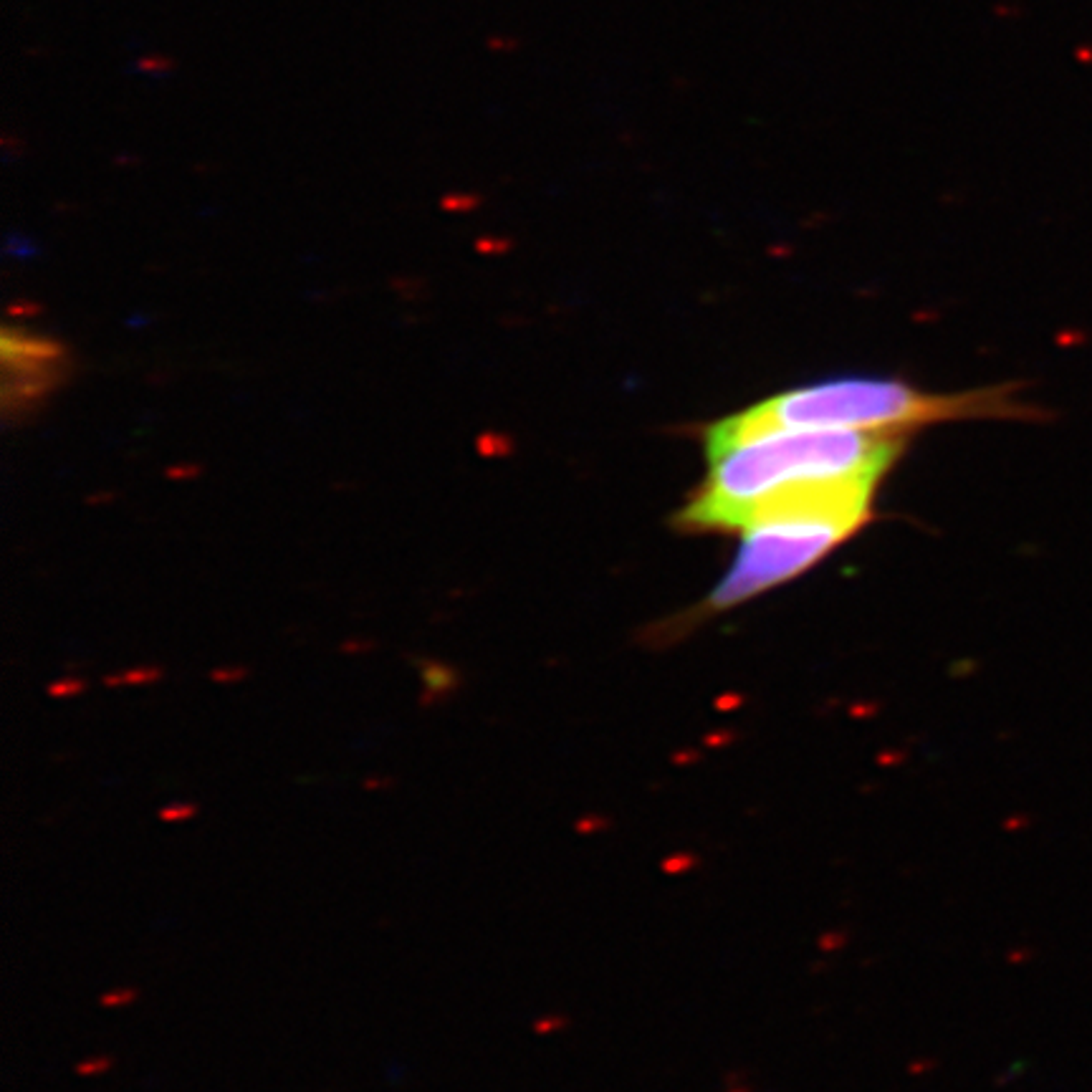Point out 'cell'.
I'll use <instances>...</instances> for the list:
<instances>
[{
    "mask_svg": "<svg viewBox=\"0 0 1092 1092\" xmlns=\"http://www.w3.org/2000/svg\"><path fill=\"white\" fill-rule=\"evenodd\" d=\"M875 491L878 483H829L766 501L742 529V544L706 600L655 627L653 645L675 643L706 619L812 569L868 524Z\"/></svg>",
    "mask_w": 1092,
    "mask_h": 1092,
    "instance_id": "cell-2",
    "label": "cell"
},
{
    "mask_svg": "<svg viewBox=\"0 0 1092 1092\" xmlns=\"http://www.w3.org/2000/svg\"><path fill=\"white\" fill-rule=\"evenodd\" d=\"M112 1068H114V1057H109V1054H94V1057L81 1059V1062H78L73 1070H76V1075H81V1078H94V1075L109 1073Z\"/></svg>",
    "mask_w": 1092,
    "mask_h": 1092,
    "instance_id": "cell-7",
    "label": "cell"
},
{
    "mask_svg": "<svg viewBox=\"0 0 1092 1092\" xmlns=\"http://www.w3.org/2000/svg\"><path fill=\"white\" fill-rule=\"evenodd\" d=\"M488 46H491V49H508L511 44H503V39H493L488 41Z\"/></svg>",
    "mask_w": 1092,
    "mask_h": 1092,
    "instance_id": "cell-20",
    "label": "cell"
},
{
    "mask_svg": "<svg viewBox=\"0 0 1092 1092\" xmlns=\"http://www.w3.org/2000/svg\"><path fill=\"white\" fill-rule=\"evenodd\" d=\"M506 245H503V240H496V238H481L478 240V251L481 254H496V251H503Z\"/></svg>",
    "mask_w": 1092,
    "mask_h": 1092,
    "instance_id": "cell-18",
    "label": "cell"
},
{
    "mask_svg": "<svg viewBox=\"0 0 1092 1092\" xmlns=\"http://www.w3.org/2000/svg\"><path fill=\"white\" fill-rule=\"evenodd\" d=\"M387 786H395L392 779H367L365 789H387Z\"/></svg>",
    "mask_w": 1092,
    "mask_h": 1092,
    "instance_id": "cell-19",
    "label": "cell"
},
{
    "mask_svg": "<svg viewBox=\"0 0 1092 1092\" xmlns=\"http://www.w3.org/2000/svg\"><path fill=\"white\" fill-rule=\"evenodd\" d=\"M478 450H481V455H488V458L506 453V448H503V438H498L496 433H483L481 438H478Z\"/></svg>",
    "mask_w": 1092,
    "mask_h": 1092,
    "instance_id": "cell-13",
    "label": "cell"
},
{
    "mask_svg": "<svg viewBox=\"0 0 1092 1092\" xmlns=\"http://www.w3.org/2000/svg\"><path fill=\"white\" fill-rule=\"evenodd\" d=\"M41 312H44V307L36 302H15L8 307V317H20V319L39 317Z\"/></svg>",
    "mask_w": 1092,
    "mask_h": 1092,
    "instance_id": "cell-14",
    "label": "cell"
},
{
    "mask_svg": "<svg viewBox=\"0 0 1092 1092\" xmlns=\"http://www.w3.org/2000/svg\"><path fill=\"white\" fill-rule=\"evenodd\" d=\"M140 999V991L137 989H112L107 991V994L99 999V1004L107 1006V1009H112V1006H129L134 1004V1001Z\"/></svg>",
    "mask_w": 1092,
    "mask_h": 1092,
    "instance_id": "cell-11",
    "label": "cell"
},
{
    "mask_svg": "<svg viewBox=\"0 0 1092 1092\" xmlns=\"http://www.w3.org/2000/svg\"><path fill=\"white\" fill-rule=\"evenodd\" d=\"M372 648H375L372 640H346V643H341V653H346V655L370 653Z\"/></svg>",
    "mask_w": 1092,
    "mask_h": 1092,
    "instance_id": "cell-17",
    "label": "cell"
},
{
    "mask_svg": "<svg viewBox=\"0 0 1092 1092\" xmlns=\"http://www.w3.org/2000/svg\"><path fill=\"white\" fill-rule=\"evenodd\" d=\"M210 678H213L215 683H223V686H233V683H240L249 678V668H243V665H228V668H215L213 673H210Z\"/></svg>",
    "mask_w": 1092,
    "mask_h": 1092,
    "instance_id": "cell-12",
    "label": "cell"
},
{
    "mask_svg": "<svg viewBox=\"0 0 1092 1092\" xmlns=\"http://www.w3.org/2000/svg\"><path fill=\"white\" fill-rule=\"evenodd\" d=\"M198 805H193V802H172V805H165L160 810V819L162 822H187V819L198 817Z\"/></svg>",
    "mask_w": 1092,
    "mask_h": 1092,
    "instance_id": "cell-9",
    "label": "cell"
},
{
    "mask_svg": "<svg viewBox=\"0 0 1092 1092\" xmlns=\"http://www.w3.org/2000/svg\"><path fill=\"white\" fill-rule=\"evenodd\" d=\"M440 205H443V210H448V213H469V210H476L478 205H481V196H474V193H450V196H445L443 201H440Z\"/></svg>",
    "mask_w": 1092,
    "mask_h": 1092,
    "instance_id": "cell-8",
    "label": "cell"
},
{
    "mask_svg": "<svg viewBox=\"0 0 1092 1092\" xmlns=\"http://www.w3.org/2000/svg\"><path fill=\"white\" fill-rule=\"evenodd\" d=\"M84 691H87V683H84L81 678H61L49 686L51 698H76V696H81Z\"/></svg>",
    "mask_w": 1092,
    "mask_h": 1092,
    "instance_id": "cell-10",
    "label": "cell"
},
{
    "mask_svg": "<svg viewBox=\"0 0 1092 1092\" xmlns=\"http://www.w3.org/2000/svg\"><path fill=\"white\" fill-rule=\"evenodd\" d=\"M906 448L900 433L771 430L706 443L708 474L675 516L686 532H742L766 501L829 483H880Z\"/></svg>",
    "mask_w": 1092,
    "mask_h": 1092,
    "instance_id": "cell-1",
    "label": "cell"
},
{
    "mask_svg": "<svg viewBox=\"0 0 1092 1092\" xmlns=\"http://www.w3.org/2000/svg\"><path fill=\"white\" fill-rule=\"evenodd\" d=\"M66 346L59 339L46 334L29 332V329H3V365L5 372H36L46 367L61 365Z\"/></svg>",
    "mask_w": 1092,
    "mask_h": 1092,
    "instance_id": "cell-4",
    "label": "cell"
},
{
    "mask_svg": "<svg viewBox=\"0 0 1092 1092\" xmlns=\"http://www.w3.org/2000/svg\"><path fill=\"white\" fill-rule=\"evenodd\" d=\"M165 678V670L160 665H140V668L127 670V673L119 675H107L104 686L107 688H122V686H152V683Z\"/></svg>",
    "mask_w": 1092,
    "mask_h": 1092,
    "instance_id": "cell-6",
    "label": "cell"
},
{
    "mask_svg": "<svg viewBox=\"0 0 1092 1092\" xmlns=\"http://www.w3.org/2000/svg\"><path fill=\"white\" fill-rule=\"evenodd\" d=\"M203 474L201 466L196 463H177L172 466V469H167V478H175V481H190V478H198Z\"/></svg>",
    "mask_w": 1092,
    "mask_h": 1092,
    "instance_id": "cell-15",
    "label": "cell"
},
{
    "mask_svg": "<svg viewBox=\"0 0 1092 1092\" xmlns=\"http://www.w3.org/2000/svg\"><path fill=\"white\" fill-rule=\"evenodd\" d=\"M109 498H112V496H109V493H99V496H92V498H89V503H97V501H109Z\"/></svg>",
    "mask_w": 1092,
    "mask_h": 1092,
    "instance_id": "cell-21",
    "label": "cell"
},
{
    "mask_svg": "<svg viewBox=\"0 0 1092 1092\" xmlns=\"http://www.w3.org/2000/svg\"><path fill=\"white\" fill-rule=\"evenodd\" d=\"M1015 390V385H999L938 395L890 377H829L791 387L718 420L706 430V443L754 438L771 430L903 433L953 420L1032 418L1034 410L1017 400Z\"/></svg>",
    "mask_w": 1092,
    "mask_h": 1092,
    "instance_id": "cell-3",
    "label": "cell"
},
{
    "mask_svg": "<svg viewBox=\"0 0 1092 1092\" xmlns=\"http://www.w3.org/2000/svg\"><path fill=\"white\" fill-rule=\"evenodd\" d=\"M140 68L147 73H165L167 68H172V61L165 56H145L140 59Z\"/></svg>",
    "mask_w": 1092,
    "mask_h": 1092,
    "instance_id": "cell-16",
    "label": "cell"
},
{
    "mask_svg": "<svg viewBox=\"0 0 1092 1092\" xmlns=\"http://www.w3.org/2000/svg\"><path fill=\"white\" fill-rule=\"evenodd\" d=\"M407 660L415 665L420 678H423V693H420L418 701L420 708L440 706V703L450 701V698L460 691L463 673H460L455 665L435 658H420V655H410Z\"/></svg>",
    "mask_w": 1092,
    "mask_h": 1092,
    "instance_id": "cell-5",
    "label": "cell"
}]
</instances>
